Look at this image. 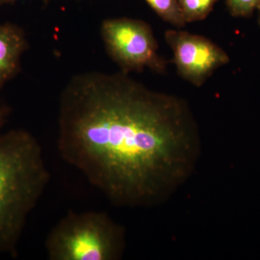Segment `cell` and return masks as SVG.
Instances as JSON below:
<instances>
[{
	"instance_id": "obj_1",
	"label": "cell",
	"mask_w": 260,
	"mask_h": 260,
	"mask_svg": "<svg viewBox=\"0 0 260 260\" xmlns=\"http://www.w3.org/2000/svg\"><path fill=\"white\" fill-rule=\"evenodd\" d=\"M57 148L114 205L145 207L190 176L200 137L184 99L121 71H90L75 75L61 91Z\"/></svg>"
},
{
	"instance_id": "obj_3",
	"label": "cell",
	"mask_w": 260,
	"mask_h": 260,
	"mask_svg": "<svg viewBox=\"0 0 260 260\" xmlns=\"http://www.w3.org/2000/svg\"><path fill=\"white\" fill-rule=\"evenodd\" d=\"M44 246L49 260H117L125 249V229L104 212L70 211Z\"/></svg>"
},
{
	"instance_id": "obj_7",
	"label": "cell",
	"mask_w": 260,
	"mask_h": 260,
	"mask_svg": "<svg viewBox=\"0 0 260 260\" xmlns=\"http://www.w3.org/2000/svg\"><path fill=\"white\" fill-rule=\"evenodd\" d=\"M152 10L164 21L176 28H184L185 19L178 0H145Z\"/></svg>"
},
{
	"instance_id": "obj_6",
	"label": "cell",
	"mask_w": 260,
	"mask_h": 260,
	"mask_svg": "<svg viewBox=\"0 0 260 260\" xmlns=\"http://www.w3.org/2000/svg\"><path fill=\"white\" fill-rule=\"evenodd\" d=\"M28 48L21 27L14 23H0V89L20 73L22 56Z\"/></svg>"
},
{
	"instance_id": "obj_8",
	"label": "cell",
	"mask_w": 260,
	"mask_h": 260,
	"mask_svg": "<svg viewBox=\"0 0 260 260\" xmlns=\"http://www.w3.org/2000/svg\"><path fill=\"white\" fill-rule=\"evenodd\" d=\"M218 0H178L186 23L208 18Z\"/></svg>"
},
{
	"instance_id": "obj_4",
	"label": "cell",
	"mask_w": 260,
	"mask_h": 260,
	"mask_svg": "<svg viewBox=\"0 0 260 260\" xmlns=\"http://www.w3.org/2000/svg\"><path fill=\"white\" fill-rule=\"evenodd\" d=\"M100 30L108 55L123 73H141L145 68L158 74L167 71V61L159 55L150 24L138 19L109 18L103 20Z\"/></svg>"
},
{
	"instance_id": "obj_9",
	"label": "cell",
	"mask_w": 260,
	"mask_h": 260,
	"mask_svg": "<svg viewBox=\"0 0 260 260\" xmlns=\"http://www.w3.org/2000/svg\"><path fill=\"white\" fill-rule=\"evenodd\" d=\"M229 13L235 18H249L260 5V0H225Z\"/></svg>"
},
{
	"instance_id": "obj_11",
	"label": "cell",
	"mask_w": 260,
	"mask_h": 260,
	"mask_svg": "<svg viewBox=\"0 0 260 260\" xmlns=\"http://www.w3.org/2000/svg\"><path fill=\"white\" fill-rule=\"evenodd\" d=\"M18 1V0H0V8L3 6V5L8 4H13L15 2ZM44 3H47V2L51 1V0H43Z\"/></svg>"
},
{
	"instance_id": "obj_2",
	"label": "cell",
	"mask_w": 260,
	"mask_h": 260,
	"mask_svg": "<svg viewBox=\"0 0 260 260\" xmlns=\"http://www.w3.org/2000/svg\"><path fill=\"white\" fill-rule=\"evenodd\" d=\"M50 181L42 146L27 130L0 135V255L16 256L30 214Z\"/></svg>"
},
{
	"instance_id": "obj_10",
	"label": "cell",
	"mask_w": 260,
	"mask_h": 260,
	"mask_svg": "<svg viewBox=\"0 0 260 260\" xmlns=\"http://www.w3.org/2000/svg\"><path fill=\"white\" fill-rule=\"evenodd\" d=\"M10 112V108L0 99V129H3L8 122Z\"/></svg>"
},
{
	"instance_id": "obj_5",
	"label": "cell",
	"mask_w": 260,
	"mask_h": 260,
	"mask_svg": "<svg viewBox=\"0 0 260 260\" xmlns=\"http://www.w3.org/2000/svg\"><path fill=\"white\" fill-rule=\"evenodd\" d=\"M166 42L174 55V64L181 78L200 88L230 57L208 38L180 30H167Z\"/></svg>"
},
{
	"instance_id": "obj_12",
	"label": "cell",
	"mask_w": 260,
	"mask_h": 260,
	"mask_svg": "<svg viewBox=\"0 0 260 260\" xmlns=\"http://www.w3.org/2000/svg\"><path fill=\"white\" fill-rule=\"evenodd\" d=\"M258 24H259L260 27V5L259 8H258Z\"/></svg>"
}]
</instances>
